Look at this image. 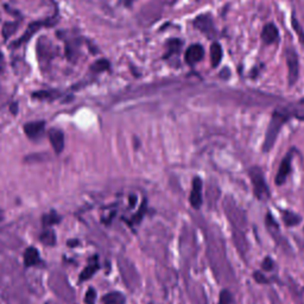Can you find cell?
Masks as SVG:
<instances>
[{"label": "cell", "mask_w": 304, "mask_h": 304, "mask_svg": "<svg viewBox=\"0 0 304 304\" xmlns=\"http://www.w3.org/2000/svg\"><path fill=\"white\" fill-rule=\"evenodd\" d=\"M289 120L288 113L283 109H278V111L273 112L272 117H271L269 127H267L266 135H265V141L263 144V151L269 152L271 149L273 148L275 143L277 141L279 132H281L283 125H284Z\"/></svg>", "instance_id": "1"}, {"label": "cell", "mask_w": 304, "mask_h": 304, "mask_svg": "<svg viewBox=\"0 0 304 304\" xmlns=\"http://www.w3.org/2000/svg\"><path fill=\"white\" fill-rule=\"evenodd\" d=\"M249 175L250 178H251L253 193H254L255 198L260 200V201H265V200L269 199L270 190L261 169L258 168V166H253L249 170Z\"/></svg>", "instance_id": "2"}, {"label": "cell", "mask_w": 304, "mask_h": 304, "mask_svg": "<svg viewBox=\"0 0 304 304\" xmlns=\"http://www.w3.org/2000/svg\"><path fill=\"white\" fill-rule=\"evenodd\" d=\"M285 59H287L288 65V80L289 85L293 86L296 83L299 79V71H300V63H299V56L296 51L291 48H289L285 52Z\"/></svg>", "instance_id": "3"}, {"label": "cell", "mask_w": 304, "mask_h": 304, "mask_svg": "<svg viewBox=\"0 0 304 304\" xmlns=\"http://www.w3.org/2000/svg\"><path fill=\"white\" fill-rule=\"evenodd\" d=\"M291 160H293V151H290L287 156L284 157V159L282 160L281 166H279L278 172H277L275 182L277 186H282L283 183H285L289 174L291 171Z\"/></svg>", "instance_id": "4"}, {"label": "cell", "mask_w": 304, "mask_h": 304, "mask_svg": "<svg viewBox=\"0 0 304 304\" xmlns=\"http://www.w3.org/2000/svg\"><path fill=\"white\" fill-rule=\"evenodd\" d=\"M196 29H199L200 31L203 32L204 35H207L208 37H213L215 35V28H214L213 20H211L210 16L208 14H203V16H200L195 19L194 22Z\"/></svg>", "instance_id": "5"}, {"label": "cell", "mask_w": 304, "mask_h": 304, "mask_svg": "<svg viewBox=\"0 0 304 304\" xmlns=\"http://www.w3.org/2000/svg\"><path fill=\"white\" fill-rule=\"evenodd\" d=\"M190 204L195 209H199L202 205V180L200 177H195L193 180L192 193H190Z\"/></svg>", "instance_id": "6"}, {"label": "cell", "mask_w": 304, "mask_h": 304, "mask_svg": "<svg viewBox=\"0 0 304 304\" xmlns=\"http://www.w3.org/2000/svg\"><path fill=\"white\" fill-rule=\"evenodd\" d=\"M203 56H204V50L202 46H200V44H194V46H190L187 49L184 58H186V62L188 64H196L199 63L200 61H202Z\"/></svg>", "instance_id": "7"}, {"label": "cell", "mask_w": 304, "mask_h": 304, "mask_svg": "<svg viewBox=\"0 0 304 304\" xmlns=\"http://www.w3.org/2000/svg\"><path fill=\"white\" fill-rule=\"evenodd\" d=\"M44 129H46V123L44 121H32L24 125V132L30 139H37L43 135Z\"/></svg>", "instance_id": "8"}, {"label": "cell", "mask_w": 304, "mask_h": 304, "mask_svg": "<svg viewBox=\"0 0 304 304\" xmlns=\"http://www.w3.org/2000/svg\"><path fill=\"white\" fill-rule=\"evenodd\" d=\"M49 141L51 143L56 153H61L64 150V135L61 130L51 129L49 131Z\"/></svg>", "instance_id": "9"}, {"label": "cell", "mask_w": 304, "mask_h": 304, "mask_svg": "<svg viewBox=\"0 0 304 304\" xmlns=\"http://www.w3.org/2000/svg\"><path fill=\"white\" fill-rule=\"evenodd\" d=\"M278 37L279 32L275 24L269 23L264 26L263 31H261V40H263L265 44L275 43L276 41H278Z\"/></svg>", "instance_id": "10"}, {"label": "cell", "mask_w": 304, "mask_h": 304, "mask_svg": "<svg viewBox=\"0 0 304 304\" xmlns=\"http://www.w3.org/2000/svg\"><path fill=\"white\" fill-rule=\"evenodd\" d=\"M24 263H25V266H35V265L41 263V258H40V253H38L37 250L35 247H28L25 250V253H24Z\"/></svg>", "instance_id": "11"}, {"label": "cell", "mask_w": 304, "mask_h": 304, "mask_svg": "<svg viewBox=\"0 0 304 304\" xmlns=\"http://www.w3.org/2000/svg\"><path fill=\"white\" fill-rule=\"evenodd\" d=\"M282 219L284 221L287 227H293V226H297L301 222V216L295 214L291 210H282Z\"/></svg>", "instance_id": "12"}, {"label": "cell", "mask_w": 304, "mask_h": 304, "mask_svg": "<svg viewBox=\"0 0 304 304\" xmlns=\"http://www.w3.org/2000/svg\"><path fill=\"white\" fill-rule=\"evenodd\" d=\"M222 59V48L219 43H213L210 47V62L214 68L220 64Z\"/></svg>", "instance_id": "13"}, {"label": "cell", "mask_w": 304, "mask_h": 304, "mask_svg": "<svg viewBox=\"0 0 304 304\" xmlns=\"http://www.w3.org/2000/svg\"><path fill=\"white\" fill-rule=\"evenodd\" d=\"M43 25H44V23H32L31 25L29 26V29L26 30L25 34H24L22 37H20L19 40L16 42V47L20 46V44H23L24 42H26L28 40H30V38H31V36L34 35L38 29L42 28V26H43Z\"/></svg>", "instance_id": "14"}, {"label": "cell", "mask_w": 304, "mask_h": 304, "mask_svg": "<svg viewBox=\"0 0 304 304\" xmlns=\"http://www.w3.org/2000/svg\"><path fill=\"white\" fill-rule=\"evenodd\" d=\"M102 302L103 304H124L125 297L120 293H111L102 297Z\"/></svg>", "instance_id": "15"}, {"label": "cell", "mask_w": 304, "mask_h": 304, "mask_svg": "<svg viewBox=\"0 0 304 304\" xmlns=\"http://www.w3.org/2000/svg\"><path fill=\"white\" fill-rule=\"evenodd\" d=\"M40 240L46 246H53L56 244V234L52 229H47L41 234Z\"/></svg>", "instance_id": "16"}, {"label": "cell", "mask_w": 304, "mask_h": 304, "mask_svg": "<svg viewBox=\"0 0 304 304\" xmlns=\"http://www.w3.org/2000/svg\"><path fill=\"white\" fill-rule=\"evenodd\" d=\"M98 269H99V265H98L97 263L88 265V266L82 271L81 275H80V281H81V282L87 281V279L91 278V277L93 276L95 272H97Z\"/></svg>", "instance_id": "17"}, {"label": "cell", "mask_w": 304, "mask_h": 304, "mask_svg": "<svg viewBox=\"0 0 304 304\" xmlns=\"http://www.w3.org/2000/svg\"><path fill=\"white\" fill-rule=\"evenodd\" d=\"M59 220H61V217H59L57 214L55 213V211H51V213L48 214V215L43 216L42 222H43L44 226L49 227V226H52V225H55V223L59 222Z\"/></svg>", "instance_id": "18"}, {"label": "cell", "mask_w": 304, "mask_h": 304, "mask_svg": "<svg viewBox=\"0 0 304 304\" xmlns=\"http://www.w3.org/2000/svg\"><path fill=\"white\" fill-rule=\"evenodd\" d=\"M182 42L180 40H171L168 43V53H166V57H169L172 53L177 52L181 49Z\"/></svg>", "instance_id": "19"}, {"label": "cell", "mask_w": 304, "mask_h": 304, "mask_svg": "<svg viewBox=\"0 0 304 304\" xmlns=\"http://www.w3.org/2000/svg\"><path fill=\"white\" fill-rule=\"evenodd\" d=\"M219 304H233V296L228 290H222L220 293Z\"/></svg>", "instance_id": "20"}, {"label": "cell", "mask_w": 304, "mask_h": 304, "mask_svg": "<svg viewBox=\"0 0 304 304\" xmlns=\"http://www.w3.org/2000/svg\"><path fill=\"white\" fill-rule=\"evenodd\" d=\"M18 28L17 23H6L4 25V29H2V32H4V37L8 38L11 35L14 34Z\"/></svg>", "instance_id": "21"}, {"label": "cell", "mask_w": 304, "mask_h": 304, "mask_svg": "<svg viewBox=\"0 0 304 304\" xmlns=\"http://www.w3.org/2000/svg\"><path fill=\"white\" fill-rule=\"evenodd\" d=\"M109 67V63L105 59H102V61H98L97 63H95L93 67H92V69L97 70V71H101V70H105L107 68Z\"/></svg>", "instance_id": "22"}, {"label": "cell", "mask_w": 304, "mask_h": 304, "mask_svg": "<svg viewBox=\"0 0 304 304\" xmlns=\"http://www.w3.org/2000/svg\"><path fill=\"white\" fill-rule=\"evenodd\" d=\"M95 297H97V293H95L94 289H88L87 294H86V303L87 304H94Z\"/></svg>", "instance_id": "23"}, {"label": "cell", "mask_w": 304, "mask_h": 304, "mask_svg": "<svg viewBox=\"0 0 304 304\" xmlns=\"http://www.w3.org/2000/svg\"><path fill=\"white\" fill-rule=\"evenodd\" d=\"M273 266H275V263H273V260L270 257L265 258L263 264H261V267H263L265 271H271L273 269Z\"/></svg>", "instance_id": "24"}, {"label": "cell", "mask_w": 304, "mask_h": 304, "mask_svg": "<svg viewBox=\"0 0 304 304\" xmlns=\"http://www.w3.org/2000/svg\"><path fill=\"white\" fill-rule=\"evenodd\" d=\"M253 278H254V281L259 283V284H266V283H269V279H267L265 276L261 275L260 272L253 273Z\"/></svg>", "instance_id": "25"}, {"label": "cell", "mask_w": 304, "mask_h": 304, "mask_svg": "<svg viewBox=\"0 0 304 304\" xmlns=\"http://www.w3.org/2000/svg\"><path fill=\"white\" fill-rule=\"evenodd\" d=\"M293 25H294V29H296L297 34H299L300 37H301V38H303V34H302V31H301L300 25H299V22H297L296 19H293Z\"/></svg>", "instance_id": "26"}, {"label": "cell", "mask_w": 304, "mask_h": 304, "mask_svg": "<svg viewBox=\"0 0 304 304\" xmlns=\"http://www.w3.org/2000/svg\"><path fill=\"white\" fill-rule=\"evenodd\" d=\"M2 219H4V213H2V211L0 210V222L2 221Z\"/></svg>", "instance_id": "27"}]
</instances>
